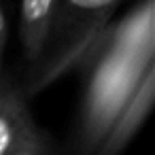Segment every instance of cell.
<instances>
[{"instance_id":"1","label":"cell","mask_w":155,"mask_h":155,"mask_svg":"<svg viewBox=\"0 0 155 155\" xmlns=\"http://www.w3.org/2000/svg\"><path fill=\"white\" fill-rule=\"evenodd\" d=\"M119 2L121 0H58L53 26L38 60L43 62L41 77L51 81L79 62Z\"/></svg>"},{"instance_id":"2","label":"cell","mask_w":155,"mask_h":155,"mask_svg":"<svg viewBox=\"0 0 155 155\" xmlns=\"http://www.w3.org/2000/svg\"><path fill=\"white\" fill-rule=\"evenodd\" d=\"M153 96H155V66L151 62L144 68V72L140 74L134 91L125 98V102L113 117L110 125L106 127L98 155H119L121 153V149L134 138V134L142 125L144 117L149 115V110L153 106Z\"/></svg>"},{"instance_id":"3","label":"cell","mask_w":155,"mask_h":155,"mask_svg":"<svg viewBox=\"0 0 155 155\" xmlns=\"http://www.w3.org/2000/svg\"><path fill=\"white\" fill-rule=\"evenodd\" d=\"M58 9V0H21L19 9V32L24 53L30 62H38Z\"/></svg>"},{"instance_id":"4","label":"cell","mask_w":155,"mask_h":155,"mask_svg":"<svg viewBox=\"0 0 155 155\" xmlns=\"http://www.w3.org/2000/svg\"><path fill=\"white\" fill-rule=\"evenodd\" d=\"M34 125L24 96L11 85L0 104V155H9Z\"/></svg>"},{"instance_id":"5","label":"cell","mask_w":155,"mask_h":155,"mask_svg":"<svg viewBox=\"0 0 155 155\" xmlns=\"http://www.w3.org/2000/svg\"><path fill=\"white\" fill-rule=\"evenodd\" d=\"M9 155H53L51 144L47 142V138L38 132V127L34 125L15 147Z\"/></svg>"},{"instance_id":"6","label":"cell","mask_w":155,"mask_h":155,"mask_svg":"<svg viewBox=\"0 0 155 155\" xmlns=\"http://www.w3.org/2000/svg\"><path fill=\"white\" fill-rule=\"evenodd\" d=\"M5 45H7V13H5L2 5H0V58H2Z\"/></svg>"},{"instance_id":"7","label":"cell","mask_w":155,"mask_h":155,"mask_svg":"<svg viewBox=\"0 0 155 155\" xmlns=\"http://www.w3.org/2000/svg\"><path fill=\"white\" fill-rule=\"evenodd\" d=\"M9 81L5 79V74H2V68H0V104H2V100H5V96H7V91H9Z\"/></svg>"}]
</instances>
